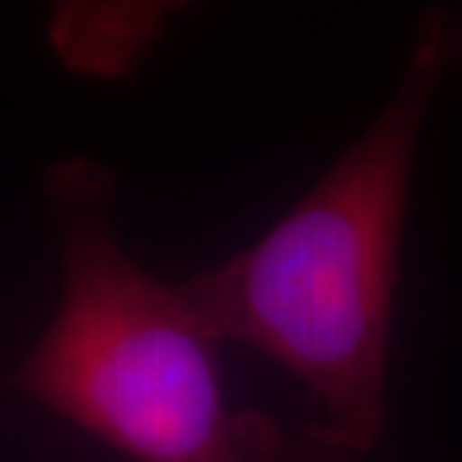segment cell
<instances>
[{"instance_id":"2","label":"cell","mask_w":462,"mask_h":462,"mask_svg":"<svg viewBox=\"0 0 462 462\" xmlns=\"http://www.w3.org/2000/svg\"><path fill=\"white\" fill-rule=\"evenodd\" d=\"M214 346L178 285L76 226L60 307L15 384L135 462H253L264 420L226 409Z\"/></svg>"},{"instance_id":"3","label":"cell","mask_w":462,"mask_h":462,"mask_svg":"<svg viewBox=\"0 0 462 462\" xmlns=\"http://www.w3.org/2000/svg\"><path fill=\"white\" fill-rule=\"evenodd\" d=\"M253 462H364V457L348 454V450H339L334 445H328V441H321L319 436H312V432H310V448L303 450V454L285 457L280 436L273 432L271 423H264L262 436H258Z\"/></svg>"},{"instance_id":"1","label":"cell","mask_w":462,"mask_h":462,"mask_svg":"<svg viewBox=\"0 0 462 462\" xmlns=\"http://www.w3.org/2000/svg\"><path fill=\"white\" fill-rule=\"evenodd\" d=\"M450 36L420 40L400 88L330 171L253 246L178 289L214 343L282 364L319 405L310 432L369 454L387 430V366L414 151Z\"/></svg>"}]
</instances>
